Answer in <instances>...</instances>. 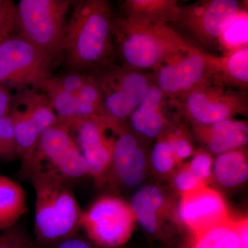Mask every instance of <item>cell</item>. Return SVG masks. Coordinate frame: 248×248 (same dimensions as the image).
I'll return each instance as SVG.
<instances>
[{"label":"cell","mask_w":248,"mask_h":248,"mask_svg":"<svg viewBox=\"0 0 248 248\" xmlns=\"http://www.w3.org/2000/svg\"><path fill=\"white\" fill-rule=\"evenodd\" d=\"M50 248H97L93 247L92 245L90 244L89 241L82 239V238L78 237V236H73L66 238V239L62 240L50 246Z\"/></svg>","instance_id":"cell-30"},{"label":"cell","mask_w":248,"mask_h":248,"mask_svg":"<svg viewBox=\"0 0 248 248\" xmlns=\"http://www.w3.org/2000/svg\"><path fill=\"white\" fill-rule=\"evenodd\" d=\"M210 79L226 87L246 89L248 85V46L218 57L208 53Z\"/></svg>","instance_id":"cell-16"},{"label":"cell","mask_w":248,"mask_h":248,"mask_svg":"<svg viewBox=\"0 0 248 248\" xmlns=\"http://www.w3.org/2000/svg\"><path fill=\"white\" fill-rule=\"evenodd\" d=\"M115 124L107 117H95L80 121L75 128L89 174L94 177L102 178L110 168L115 141L107 138L105 130Z\"/></svg>","instance_id":"cell-13"},{"label":"cell","mask_w":248,"mask_h":248,"mask_svg":"<svg viewBox=\"0 0 248 248\" xmlns=\"http://www.w3.org/2000/svg\"><path fill=\"white\" fill-rule=\"evenodd\" d=\"M0 248H37L27 230L18 224L0 231Z\"/></svg>","instance_id":"cell-25"},{"label":"cell","mask_w":248,"mask_h":248,"mask_svg":"<svg viewBox=\"0 0 248 248\" xmlns=\"http://www.w3.org/2000/svg\"><path fill=\"white\" fill-rule=\"evenodd\" d=\"M11 97L4 86L0 85V117H8L11 109Z\"/></svg>","instance_id":"cell-31"},{"label":"cell","mask_w":248,"mask_h":248,"mask_svg":"<svg viewBox=\"0 0 248 248\" xmlns=\"http://www.w3.org/2000/svg\"><path fill=\"white\" fill-rule=\"evenodd\" d=\"M27 211L25 190L16 181L0 174V231L17 224Z\"/></svg>","instance_id":"cell-21"},{"label":"cell","mask_w":248,"mask_h":248,"mask_svg":"<svg viewBox=\"0 0 248 248\" xmlns=\"http://www.w3.org/2000/svg\"><path fill=\"white\" fill-rule=\"evenodd\" d=\"M146 155L132 134L122 132L114 143L110 166L123 185L134 187L144 177Z\"/></svg>","instance_id":"cell-14"},{"label":"cell","mask_w":248,"mask_h":248,"mask_svg":"<svg viewBox=\"0 0 248 248\" xmlns=\"http://www.w3.org/2000/svg\"><path fill=\"white\" fill-rule=\"evenodd\" d=\"M156 71V86L165 95L185 96L210 79L208 53L196 47L166 62Z\"/></svg>","instance_id":"cell-11"},{"label":"cell","mask_w":248,"mask_h":248,"mask_svg":"<svg viewBox=\"0 0 248 248\" xmlns=\"http://www.w3.org/2000/svg\"><path fill=\"white\" fill-rule=\"evenodd\" d=\"M236 0H210L181 8L177 24L189 31L205 46L219 45L232 23L244 11Z\"/></svg>","instance_id":"cell-8"},{"label":"cell","mask_w":248,"mask_h":248,"mask_svg":"<svg viewBox=\"0 0 248 248\" xmlns=\"http://www.w3.org/2000/svg\"><path fill=\"white\" fill-rule=\"evenodd\" d=\"M35 191V242L37 248L52 246L76 234L81 211L66 179L45 170L31 172Z\"/></svg>","instance_id":"cell-3"},{"label":"cell","mask_w":248,"mask_h":248,"mask_svg":"<svg viewBox=\"0 0 248 248\" xmlns=\"http://www.w3.org/2000/svg\"><path fill=\"white\" fill-rule=\"evenodd\" d=\"M94 79L102 94L104 115L115 123L131 115L151 86L146 76L130 69H113Z\"/></svg>","instance_id":"cell-9"},{"label":"cell","mask_w":248,"mask_h":248,"mask_svg":"<svg viewBox=\"0 0 248 248\" xmlns=\"http://www.w3.org/2000/svg\"><path fill=\"white\" fill-rule=\"evenodd\" d=\"M69 0H21L16 4L19 35L55 59L63 53Z\"/></svg>","instance_id":"cell-4"},{"label":"cell","mask_w":248,"mask_h":248,"mask_svg":"<svg viewBox=\"0 0 248 248\" xmlns=\"http://www.w3.org/2000/svg\"><path fill=\"white\" fill-rule=\"evenodd\" d=\"M121 58L128 69L156 70L196 48L169 24L124 17L114 23Z\"/></svg>","instance_id":"cell-2"},{"label":"cell","mask_w":248,"mask_h":248,"mask_svg":"<svg viewBox=\"0 0 248 248\" xmlns=\"http://www.w3.org/2000/svg\"><path fill=\"white\" fill-rule=\"evenodd\" d=\"M135 222L128 204L117 197H104L82 212L79 226L98 247L117 248L130 239Z\"/></svg>","instance_id":"cell-6"},{"label":"cell","mask_w":248,"mask_h":248,"mask_svg":"<svg viewBox=\"0 0 248 248\" xmlns=\"http://www.w3.org/2000/svg\"><path fill=\"white\" fill-rule=\"evenodd\" d=\"M164 96L156 86H151L141 104L130 116L135 131L151 138L161 133L166 124L162 108Z\"/></svg>","instance_id":"cell-18"},{"label":"cell","mask_w":248,"mask_h":248,"mask_svg":"<svg viewBox=\"0 0 248 248\" xmlns=\"http://www.w3.org/2000/svg\"><path fill=\"white\" fill-rule=\"evenodd\" d=\"M162 191L155 186H146L135 192L130 201L135 221L150 234H155L159 229V217L164 205Z\"/></svg>","instance_id":"cell-19"},{"label":"cell","mask_w":248,"mask_h":248,"mask_svg":"<svg viewBox=\"0 0 248 248\" xmlns=\"http://www.w3.org/2000/svg\"><path fill=\"white\" fill-rule=\"evenodd\" d=\"M37 170L48 171L66 180L89 174L87 162L68 129L58 124L42 133L33 157L22 171L29 177Z\"/></svg>","instance_id":"cell-7"},{"label":"cell","mask_w":248,"mask_h":248,"mask_svg":"<svg viewBox=\"0 0 248 248\" xmlns=\"http://www.w3.org/2000/svg\"><path fill=\"white\" fill-rule=\"evenodd\" d=\"M186 166L204 184H206L211 177L213 161L211 156L208 153L198 152Z\"/></svg>","instance_id":"cell-27"},{"label":"cell","mask_w":248,"mask_h":248,"mask_svg":"<svg viewBox=\"0 0 248 248\" xmlns=\"http://www.w3.org/2000/svg\"><path fill=\"white\" fill-rule=\"evenodd\" d=\"M199 135L214 154L240 149L247 144L248 124L232 119L209 125H198Z\"/></svg>","instance_id":"cell-15"},{"label":"cell","mask_w":248,"mask_h":248,"mask_svg":"<svg viewBox=\"0 0 248 248\" xmlns=\"http://www.w3.org/2000/svg\"><path fill=\"white\" fill-rule=\"evenodd\" d=\"M151 161L153 168L162 174L172 170L177 164L174 151L167 138L160 140L153 147Z\"/></svg>","instance_id":"cell-24"},{"label":"cell","mask_w":248,"mask_h":248,"mask_svg":"<svg viewBox=\"0 0 248 248\" xmlns=\"http://www.w3.org/2000/svg\"><path fill=\"white\" fill-rule=\"evenodd\" d=\"M185 108L197 125H209L245 113L248 107L241 93L209 80L186 94Z\"/></svg>","instance_id":"cell-10"},{"label":"cell","mask_w":248,"mask_h":248,"mask_svg":"<svg viewBox=\"0 0 248 248\" xmlns=\"http://www.w3.org/2000/svg\"><path fill=\"white\" fill-rule=\"evenodd\" d=\"M247 220L226 221L194 235L190 248H248Z\"/></svg>","instance_id":"cell-17"},{"label":"cell","mask_w":248,"mask_h":248,"mask_svg":"<svg viewBox=\"0 0 248 248\" xmlns=\"http://www.w3.org/2000/svg\"><path fill=\"white\" fill-rule=\"evenodd\" d=\"M63 53L73 71L86 73L107 66L112 52L114 22L103 0L72 1Z\"/></svg>","instance_id":"cell-1"},{"label":"cell","mask_w":248,"mask_h":248,"mask_svg":"<svg viewBox=\"0 0 248 248\" xmlns=\"http://www.w3.org/2000/svg\"><path fill=\"white\" fill-rule=\"evenodd\" d=\"M178 214L194 235L229 218L221 195L206 186L182 194Z\"/></svg>","instance_id":"cell-12"},{"label":"cell","mask_w":248,"mask_h":248,"mask_svg":"<svg viewBox=\"0 0 248 248\" xmlns=\"http://www.w3.org/2000/svg\"><path fill=\"white\" fill-rule=\"evenodd\" d=\"M18 156L14 126L9 116L0 117V156L12 159Z\"/></svg>","instance_id":"cell-26"},{"label":"cell","mask_w":248,"mask_h":248,"mask_svg":"<svg viewBox=\"0 0 248 248\" xmlns=\"http://www.w3.org/2000/svg\"><path fill=\"white\" fill-rule=\"evenodd\" d=\"M123 10L130 19L169 24L177 22L181 7L174 0H127Z\"/></svg>","instance_id":"cell-20"},{"label":"cell","mask_w":248,"mask_h":248,"mask_svg":"<svg viewBox=\"0 0 248 248\" xmlns=\"http://www.w3.org/2000/svg\"><path fill=\"white\" fill-rule=\"evenodd\" d=\"M174 185L182 194L192 192L206 186L197 176L195 175L187 166L177 172L174 177Z\"/></svg>","instance_id":"cell-28"},{"label":"cell","mask_w":248,"mask_h":248,"mask_svg":"<svg viewBox=\"0 0 248 248\" xmlns=\"http://www.w3.org/2000/svg\"><path fill=\"white\" fill-rule=\"evenodd\" d=\"M217 182L224 187L241 185L248 177V163L246 153L241 150L218 155L213 166Z\"/></svg>","instance_id":"cell-22"},{"label":"cell","mask_w":248,"mask_h":248,"mask_svg":"<svg viewBox=\"0 0 248 248\" xmlns=\"http://www.w3.org/2000/svg\"><path fill=\"white\" fill-rule=\"evenodd\" d=\"M53 60L21 36H10L0 44V85L42 92L53 77Z\"/></svg>","instance_id":"cell-5"},{"label":"cell","mask_w":248,"mask_h":248,"mask_svg":"<svg viewBox=\"0 0 248 248\" xmlns=\"http://www.w3.org/2000/svg\"><path fill=\"white\" fill-rule=\"evenodd\" d=\"M219 45L228 49V53L248 46V14L246 10L241 12L225 31L220 40Z\"/></svg>","instance_id":"cell-23"},{"label":"cell","mask_w":248,"mask_h":248,"mask_svg":"<svg viewBox=\"0 0 248 248\" xmlns=\"http://www.w3.org/2000/svg\"><path fill=\"white\" fill-rule=\"evenodd\" d=\"M171 146H172L177 164L190 157L192 154L193 149L190 142L185 136L179 133L171 134L168 136Z\"/></svg>","instance_id":"cell-29"}]
</instances>
